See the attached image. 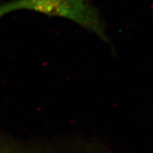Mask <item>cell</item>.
Returning a JSON list of instances; mask_svg holds the SVG:
<instances>
[{"label": "cell", "instance_id": "obj_2", "mask_svg": "<svg viewBox=\"0 0 153 153\" xmlns=\"http://www.w3.org/2000/svg\"><path fill=\"white\" fill-rule=\"evenodd\" d=\"M0 153H42L41 143H23L0 136Z\"/></svg>", "mask_w": 153, "mask_h": 153}, {"label": "cell", "instance_id": "obj_1", "mask_svg": "<svg viewBox=\"0 0 153 153\" xmlns=\"http://www.w3.org/2000/svg\"><path fill=\"white\" fill-rule=\"evenodd\" d=\"M21 9L68 19L108 41L104 22L91 0H10L0 6V18Z\"/></svg>", "mask_w": 153, "mask_h": 153}]
</instances>
